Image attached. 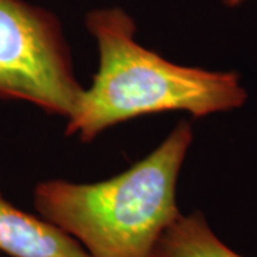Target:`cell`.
Returning <instances> with one entry per match:
<instances>
[{"label": "cell", "instance_id": "cell-5", "mask_svg": "<svg viewBox=\"0 0 257 257\" xmlns=\"http://www.w3.org/2000/svg\"><path fill=\"white\" fill-rule=\"evenodd\" d=\"M153 257H244L223 243L202 211L180 214L162 234Z\"/></svg>", "mask_w": 257, "mask_h": 257}, {"label": "cell", "instance_id": "cell-6", "mask_svg": "<svg viewBox=\"0 0 257 257\" xmlns=\"http://www.w3.org/2000/svg\"><path fill=\"white\" fill-rule=\"evenodd\" d=\"M246 0H223V5L226 8H230V9H234V8H239L244 3Z\"/></svg>", "mask_w": 257, "mask_h": 257}, {"label": "cell", "instance_id": "cell-3", "mask_svg": "<svg viewBox=\"0 0 257 257\" xmlns=\"http://www.w3.org/2000/svg\"><path fill=\"white\" fill-rule=\"evenodd\" d=\"M82 92L59 19L25 0H0V99L67 119Z\"/></svg>", "mask_w": 257, "mask_h": 257}, {"label": "cell", "instance_id": "cell-1", "mask_svg": "<svg viewBox=\"0 0 257 257\" xmlns=\"http://www.w3.org/2000/svg\"><path fill=\"white\" fill-rule=\"evenodd\" d=\"M99 67L67 117L66 135L89 143L107 128L140 116L184 111L200 119L244 106L248 94L236 72L183 66L142 46L138 26L117 6L89 12Z\"/></svg>", "mask_w": 257, "mask_h": 257}, {"label": "cell", "instance_id": "cell-2", "mask_svg": "<svg viewBox=\"0 0 257 257\" xmlns=\"http://www.w3.org/2000/svg\"><path fill=\"white\" fill-rule=\"evenodd\" d=\"M192 143V124L180 121L120 175L96 183L40 182L33 192L35 210L90 257H153L165 230L182 214L177 183Z\"/></svg>", "mask_w": 257, "mask_h": 257}, {"label": "cell", "instance_id": "cell-4", "mask_svg": "<svg viewBox=\"0 0 257 257\" xmlns=\"http://www.w3.org/2000/svg\"><path fill=\"white\" fill-rule=\"evenodd\" d=\"M0 251L12 257H90L69 234L0 193Z\"/></svg>", "mask_w": 257, "mask_h": 257}, {"label": "cell", "instance_id": "cell-7", "mask_svg": "<svg viewBox=\"0 0 257 257\" xmlns=\"http://www.w3.org/2000/svg\"><path fill=\"white\" fill-rule=\"evenodd\" d=\"M0 257H2V256H0Z\"/></svg>", "mask_w": 257, "mask_h": 257}]
</instances>
